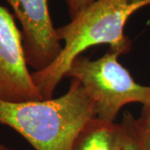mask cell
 <instances>
[{"label": "cell", "instance_id": "cell-2", "mask_svg": "<svg viewBox=\"0 0 150 150\" xmlns=\"http://www.w3.org/2000/svg\"><path fill=\"white\" fill-rule=\"evenodd\" d=\"M96 118L94 103L79 81L57 98L9 103L0 100V124L23 136L35 150H71L83 125Z\"/></svg>", "mask_w": 150, "mask_h": 150}, {"label": "cell", "instance_id": "cell-4", "mask_svg": "<svg viewBox=\"0 0 150 150\" xmlns=\"http://www.w3.org/2000/svg\"><path fill=\"white\" fill-rule=\"evenodd\" d=\"M28 66L21 31L10 12L0 5V100H43Z\"/></svg>", "mask_w": 150, "mask_h": 150}, {"label": "cell", "instance_id": "cell-1", "mask_svg": "<svg viewBox=\"0 0 150 150\" xmlns=\"http://www.w3.org/2000/svg\"><path fill=\"white\" fill-rule=\"evenodd\" d=\"M150 5V0H96L57 28L62 51L54 63L41 71H33L32 79L43 100L53 98L55 89L66 77L72 63L83 52L99 44L122 55L131 48L124 33L125 24L135 12Z\"/></svg>", "mask_w": 150, "mask_h": 150}, {"label": "cell", "instance_id": "cell-8", "mask_svg": "<svg viewBox=\"0 0 150 150\" xmlns=\"http://www.w3.org/2000/svg\"><path fill=\"white\" fill-rule=\"evenodd\" d=\"M134 116L129 112H126L123 116L122 122L126 129V139L122 150H145L135 133L134 128Z\"/></svg>", "mask_w": 150, "mask_h": 150}, {"label": "cell", "instance_id": "cell-10", "mask_svg": "<svg viewBox=\"0 0 150 150\" xmlns=\"http://www.w3.org/2000/svg\"><path fill=\"white\" fill-rule=\"evenodd\" d=\"M0 150H13V149H11L9 147L6 146L4 144H0Z\"/></svg>", "mask_w": 150, "mask_h": 150}, {"label": "cell", "instance_id": "cell-6", "mask_svg": "<svg viewBox=\"0 0 150 150\" xmlns=\"http://www.w3.org/2000/svg\"><path fill=\"white\" fill-rule=\"evenodd\" d=\"M126 139L123 123L92 118L77 134L71 150H122Z\"/></svg>", "mask_w": 150, "mask_h": 150}, {"label": "cell", "instance_id": "cell-3", "mask_svg": "<svg viewBox=\"0 0 150 150\" xmlns=\"http://www.w3.org/2000/svg\"><path fill=\"white\" fill-rule=\"evenodd\" d=\"M111 50L92 60L79 56L66 77L79 81L94 103L96 117L114 122L121 108L130 103H150V85L138 83Z\"/></svg>", "mask_w": 150, "mask_h": 150}, {"label": "cell", "instance_id": "cell-9", "mask_svg": "<svg viewBox=\"0 0 150 150\" xmlns=\"http://www.w3.org/2000/svg\"><path fill=\"white\" fill-rule=\"evenodd\" d=\"M68 7L70 18H74L96 0H63Z\"/></svg>", "mask_w": 150, "mask_h": 150}, {"label": "cell", "instance_id": "cell-5", "mask_svg": "<svg viewBox=\"0 0 150 150\" xmlns=\"http://www.w3.org/2000/svg\"><path fill=\"white\" fill-rule=\"evenodd\" d=\"M20 23L24 54L28 66L41 71L62 51L57 28L48 9V0H5Z\"/></svg>", "mask_w": 150, "mask_h": 150}, {"label": "cell", "instance_id": "cell-7", "mask_svg": "<svg viewBox=\"0 0 150 150\" xmlns=\"http://www.w3.org/2000/svg\"><path fill=\"white\" fill-rule=\"evenodd\" d=\"M134 128L145 150H150V103L143 105L139 117L134 118Z\"/></svg>", "mask_w": 150, "mask_h": 150}]
</instances>
